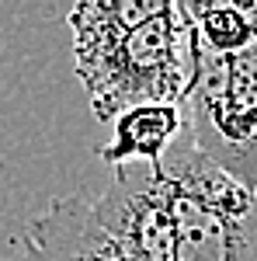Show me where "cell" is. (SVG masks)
I'll list each match as a JSON object with an SVG mask.
<instances>
[{"label": "cell", "mask_w": 257, "mask_h": 261, "mask_svg": "<svg viewBox=\"0 0 257 261\" xmlns=\"http://www.w3.org/2000/svg\"><path fill=\"white\" fill-rule=\"evenodd\" d=\"M73 70L101 122L132 105H178L191 81V28L170 11L129 32L73 35Z\"/></svg>", "instance_id": "obj_1"}, {"label": "cell", "mask_w": 257, "mask_h": 261, "mask_svg": "<svg viewBox=\"0 0 257 261\" xmlns=\"http://www.w3.org/2000/svg\"><path fill=\"white\" fill-rule=\"evenodd\" d=\"M174 220L170 261H257V192L222 174L181 133L160 161Z\"/></svg>", "instance_id": "obj_2"}, {"label": "cell", "mask_w": 257, "mask_h": 261, "mask_svg": "<svg viewBox=\"0 0 257 261\" xmlns=\"http://www.w3.org/2000/svg\"><path fill=\"white\" fill-rule=\"evenodd\" d=\"M181 133L222 174L257 192V42L240 53H205L191 42Z\"/></svg>", "instance_id": "obj_3"}, {"label": "cell", "mask_w": 257, "mask_h": 261, "mask_svg": "<svg viewBox=\"0 0 257 261\" xmlns=\"http://www.w3.org/2000/svg\"><path fill=\"white\" fill-rule=\"evenodd\" d=\"M4 261H132L94 216L91 192L52 199L24 223Z\"/></svg>", "instance_id": "obj_4"}, {"label": "cell", "mask_w": 257, "mask_h": 261, "mask_svg": "<svg viewBox=\"0 0 257 261\" xmlns=\"http://www.w3.org/2000/svg\"><path fill=\"white\" fill-rule=\"evenodd\" d=\"M115 133L111 140L98 150L104 164L119 167H132V164H153L163 161V153L170 150V143L181 136V105H167V101H150V105H132L122 115H115Z\"/></svg>", "instance_id": "obj_5"}, {"label": "cell", "mask_w": 257, "mask_h": 261, "mask_svg": "<svg viewBox=\"0 0 257 261\" xmlns=\"http://www.w3.org/2000/svg\"><path fill=\"white\" fill-rule=\"evenodd\" d=\"M170 11H178L174 0H80L66 21L73 35H94V32H129Z\"/></svg>", "instance_id": "obj_6"}]
</instances>
